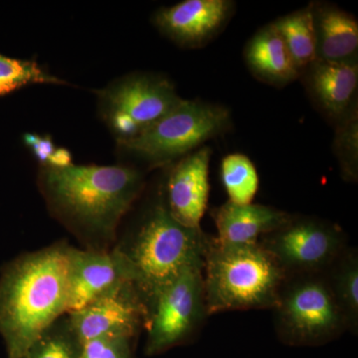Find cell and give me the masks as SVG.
<instances>
[{
  "instance_id": "obj_20",
  "label": "cell",
  "mask_w": 358,
  "mask_h": 358,
  "mask_svg": "<svg viewBox=\"0 0 358 358\" xmlns=\"http://www.w3.org/2000/svg\"><path fill=\"white\" fill-rule=\"evenodd\" d=\"M221 178L232 203H253L259 190V176L248 157L242 154L226 155L221 162Z\"/></svg>"
},
{
  "instance_id": "obj_5",
  "label": "cell",
  "mask_w": 358,
  "mask_h": 358,
  "mask_svg": "<svg viewBox=\"0 0 358 358\" xmlns=\"http://www.w3.org/2000/svg\"><path fill=\"white\" fill-rule=\"evenodd\" d=\"M229 110L199 100H185L131 140L117 143L122 154L157 169L192 154L211 138L227 131Z\"/></svg>"
},
{
  "instance_id": "obj_4",
  "label": "cell",
  "mask_w": 358,
  "mask_h": 358,
  "mask_svg": "<svg viewBox=\"0 0 358 358\" xmlns=\"http://www.w3.org/2000/svg\"><path fill=\"white\" fill-rule=\"evenodd\" d=\"M287 275L261 246L222 243L210 236L203 281L208 315L231 310L274 308Z\"/></svg>"
},
{
  "instance_id": "obj_10",
  "label": "cell",
  "mask_w": 358,
  "mask_h": 358,
  "mask_svg": "<svg viewBox=\"0 0 358 358\" xmlns=\"http://www.w3.org/2000/svg\"><path fill=\"white\" fill-rule=\"evenodd\" d=\"M67 315L83 343L99 338H136L145 329L148 310L133 282H128Z\"/></svg>"
},
{
  "instance_id": "obj_15",
  "label": "cell",
  "mask_w": 358,
  "mask_h": 358,
  "mask_svg": "<svg viewBox=\"0 0 358 358\" xmlns=\"http://www.w3.org/2000/svg\"><path fill=\"white\" fill-rule=\"evenodd\" d=\"M217 228V239L222 243L252 245L281 228L293 218L288 213L275 207L261 204L239 205L225 202L212 211Z\"/></svg>"
},
{
  "instance_id": "obj_12",
  "label": "cell",
  "mask_w": 358,
  "mask_h": 358,
  "mask_svg": "<svg viewBox=\"0 0 358 358\" xmlns=\"http://www.w3.org/2000/svg\"><path fill=\"white\" fill-rule=\"evenodd\" d=\"M230 0H185L160 8L154 22L162 34L186 48L203 46L225 27L234 13Z\"/></svg>"
},
{
  "instance_id": "obj_3",
  "label": "cell",
  "mask_w": 358,
  "mask_h": 358,
  "mask_svg": "<svg viewBox=\"0 0 358 358\" xmlns=\"http://www.w3.org/2000/svg\"><path fill=\"white\" fill-rule=\"evenodd\" d=\"M209 239L201 227L179 223L162 193L114 248L129 263L134 288L148 310L159 292L185 268L204 263Z\"/></svg>"
},
{
  "instance_id": "obj_2",
  "label": "cell",
  "mask_w": 358,
  "mask_h": 358,
  "mask_svg": "<svg viewBox=\"0 0 358 358\" xmlns=\"http://www.w3.org/2000/svg\"><path fill=\"white\" fill-rule=\"evenodd\" d=\"M58 241L4 266L0 275V334L8 358H25L45 329L68 313V248Z\"/></svg>"
},
{
  "instance_id": "obj_1",
  "label": "cell",
  "mask_w": 358,
  "mask_h": 358,
  "mask_svg": "<svg viewBox=\"0 0 358 358\" xmlns=\"http://www.w3.org/2000/svg\"><path fill=\"white\" fill-rule=\"evenodd\" d=\"M37 185L49 213L83 249L110 251L119 239L122 219L145 187L138 167L76 166L40 167Z\"/></svg>"
},
{
  "instance_id": "obj_24",
  "label": "cell",
  "mask_w": 358,
  "mask_h": 358,
  "mask_svg": "<svg viewBox=\"0 0 358 358\" xmlns=\"http://www.w3.org/2000/svg\"><path fill=\"white\" fill-rule=\"evenodd\" d=\"M23 143L39 162L40 167L63 169L73 164L69 150L57 147L49 136L25 134Z\"/></svg>"
},
{
  "instance_id": "obj_19",
  "label": "cell",
  "mask_w": 358,
  "mask_h": 358,
  "mask_svg": "<svg viewBox=\"0 0 358 358\" xmlns=\"http://www.w3.org/2000/svg\"><path fill=\"white\" fill-rule=\"evenodd\" d=\"M273 23L301 73L317 60V37L312 4Z\"/></svg>"
},
{
  "instance_id": "obj_13",
  "label": "cell",
  "mask_w": 358,
  "mask_h": 358,
  "mask_svg": "<svg viewBox=\"0 0 358 358\" xmlns=\"http://www.w3.org/2000/svg\"><path fill=\"white\" fill-rule=\"evenodd\" d=\"M211 150L202 147L174 164L167 176L164 197L167 208L179 223L201 227L209 192Z\"/></svg>"
},
{
  "instance_id": "obj_23",
  "label": "cell",
  "mask_w": 358,
  "mask_h": 358,
  "mask_svg": "<svg viewBox=\"0 0 358 358\" xmlns=\"http://www.w3.org/2000/svg\"><path fill=\"white\" fill-rule=\"evenodd\" d=\"M357 110L339 122L334 138V152L338 157L341 176L345 181L358 179V117Z\"/></svg>"
},
{
  "instance_id": "obj_14",
  "label": "cell",
  "mask_w": 358,
  "mask_h": 358,
  "mask_svg": "<svg viewBox=\"0 0 358 358\" xmlns=\"http://www.w3.org/2000/svg\"><path fill=\"white\" fill-rule=\"evenodd\" d=\"M301 76L315 106L333 121L339 124L357 110V61L315 60L301 71Z\"/></svg>"
},
{
  "instance_id": "obj_21",
  "label": "cell",
  "mask_w": 358,
  "mask_h": 358,
  "mask_svg": "<svg viewBox=\"0 0 358 358\" xmlns=\"http://www.w3.org/2000/svg\"><path fill=\"white\" fill-rule=\"evenodd\" d=\"M81 348L66 313L45 329L25 358H79Z\"/></svg>"
},
{
  "instance_id": "obj_6",
  "label": "cell",
  "mask_w": 358,
  "mask_h": 358,
  "mask_svg": "<svg viewBox=\"0 0 358 358\" xmlns=\"http://www.w3.org/2000/svg\"><path fill=\"white\" fill-rule=\"evenodd\" d=\"M273 310L275 333L286 345H322L348 331L324 273L287 277Z\"/></svg>"
},
{
  "instance_id": "obj_9",
  "label": "cell",
  "mask_w": 358,
  "mask_h": 358,
  "mask_svg": "<svg viewBox=\"0 0 358 358\" xmlns=\"http://www.w3.org/2000/svg\"><path fill=\"white\" fill-rule=\"evenodd\" d=\"M259 243L287 277L324 273L348 248L345 233L338 224L310 216L294 215Z\"/></svg>"
},
{
  "instance_id": "obj_8",
  "label": "cell",
  "mask_w": 358,
  "mask_h": 358,
  "mask_svg": "<svg viewBox=\"0 0 358 358\" xmlns=\"http://www.w3.org/2000/svg\"><path fill=\"white\" fill-rule=\"evenodd\" d=\"M203 264L190 266L164 287L148 310V355L166 352L192 338L209 317L205 301Z\"/></svg>"
},
{
  "instance_id": "obj_18",
  "label": "cell",
  "mask_w": 358,
  "mask_h": 358,
  "mask_svg": "<svg viewBox=\"0 0 358 358\" xmlns=\"http://www.w3.org/2000/svg\"><path fill=\"white\" fill-rule=\"evenodd\" d=\"M334 299L345 315L348 331L358 329V253L348 247L324 271Z\"/></svg>"
},
{
  "instance_id": "obj_17",
  "label": "cell",
  "mask_w": 358,
  "mask_h": 358,
  "mask_svg": "<svg viewBox=\"0 0 358 358\" xmlns=\"http://www.w3.org/2000/svg\"><path fill=\"white\" fill-rule=\"evenodd\" d=\"M244 55L250 71L265 83L284 86L301 76L274 23L265 26L250 39Z\"/></svg>"
},
{
  "instance_id": "obj_25",
  "label": "cell",
  "mask_w": 358,
  "mask_h": 358,
  "mask_svg": "<svg viewBox=\"0 0 358 358\" xmlns=\"http://www.w3.org/2000/svg\"><path fill=\"white\" fill-rule=\"evenodd\" d=\"M134 338H99L82 343L79 358H133Z\"/></svg>"
},
{
  "instance_id": "obj_16",
  "label": "cell",
  "mask_w": 358,
  "mask_h": 358,
  "mask_svg": "<svg viewBox=\"0 0 358 358\" xmlns=\"http://www.w3.org/2000/svg\"><path fill=\"white\" fill-rule=\"evenodd\" d=\"M317 60L327 62L357 61L358 22L352 14L326 3L312 4Z\"/></svg>"
},
{
  "instance_id": "obj_22",
  "label": "cell",
  "mask_w": 358,
  "mask_h": 358,
  "mask_svg": "<svg viewBox=\"0 0 358 358\" xmlns=\"http://www.w3.org/2000/svg\"><path fill=\"white\" fill-rule=\"evenodd\" d=\"M38 84L67 85L64 80L50 74L36 61L6 57L0 54V96Z\"/></svg>"
},
{
  "instance_id": "obj_11",
  "label": "cell",
  "mask_w": 358,
  "mask_h": 358,
  "mask_svg": "<svg viewBox=\"0 0 358 358\" xmlns=\"http://www.w3.org/2000/svg\"><path fill=\"white\" fill-rule=\"evenodd\" d=\"M67 279L68 313H72L126 282H133V275L129 263L117 249L90 251L70 245Z\"/></svg>"
},
{
  "instance_id": "obj_7",
  "label": "cell",
  "mask_w": 358,
  "mask_h": 358,
  "mask_svg": "<svg viewBox=\"0 0 358 358\" xmlns=\"http://www.w3.org/2000/svg\"><path fill=\"white\" fill-rule=\"evenodd\" d=\"M96 96L99 115L117 143L138 136L182 100L167 78L148 73L120 78Z\"/></svg>"
}]
</instances>
